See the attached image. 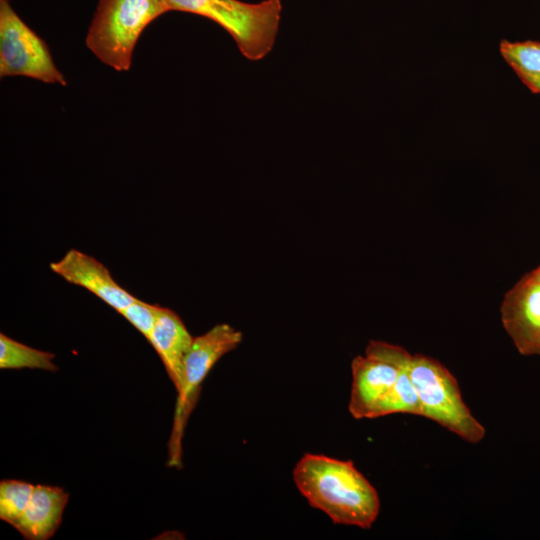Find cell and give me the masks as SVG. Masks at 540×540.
<instances>
[{
    "instance_id": "cell-1",
    "label": "cell",
    "mask_w": 540,
    "mask_h": 540,
    "mask_svg": "<svg viewBox=\"0 0 540 540\" xmlns=\"http://www.w3.org/2000/svg\"><path fill=\"white\" fill-rule=\"evenodd\" d=\"M293 480L308 503L335 524L369 529L378 517L379 495L352 461L307 453L295 465Z\"/></svg>"
},
{
    "instance_id": "cell-2",
    "label": "cell",
    "mask_w": 540,
    "mask_h": 540,
    "mask_svg": "<svg viewBox=\"0 0 540 540\" xmlns=\"http://www.w3.org/2000/svg\"><path fill=\"white\" fill-rule=\"evenodd\" d=\"M168 11L165 0H99L86 46L105 65L127 71L144 29Z\"/></svg>"
},
{
    "instance_id": "cell-3",
    "label": "cell",
    "mask_w": 540,
    "mask_h": 540,
    "mask_svg": "<svg viewBox=\"0 0 540 540\" xmlns=\"http://www.w3.org/2000/svg\"><path fill=\"white\" fill-rule=\"evenodd\" d=\"M170 11L206 17L220 25L248 60L263 59L272 50L279 30L280 0L245 3L239 0H165Z\"/></svg>"
},
{
    "instance_id": "cell-4",
    "label": "cell",
    "mask_w": 540,
    "mask_h": 540,
    "mask_svg": "<svg viewBox=\"0 0 540 540\" xmlns=\"http://www.w3.org/2000/svg\"><path fill=\"white\" fill-rule=\"evenodd\" d=\"M409 375L422 407V417L435 421L469 443H479L486 430L465 404L454 375L439 361L411 354Z\"/></svg>"
},
{
    "instance_id": "cell-5",
    "label": "cell",
    "mask_w": 540,
    "mask_h": 540,
    "mask_svg": "<svg viewBox=\"0 0 540 540\" xmlns=\"http://www.w3.org/2000/svg\"><path fill=\"white\" fill-rule=\"evenodd\" d=\"M243 340L240 330L227 323L213 326L194 337L183 363L182 382L169 441V465H181V441L186 423L197 403L201 384L221 357L239 346Z\"/></svg>"
},
{
    "instance_id": "cell-6",
    "label": "cell",
    "mask_w": 540,
    "mask_h": 540,
    "mask_svg": "<svg viewBox=\"0 0 540 540\" xmlns=\"http://www.w3.org/2000/svg\"><path fill=\"white\" fill-rule=\"evenodd\" d=\"M0 76L67 83L45 41L18 16L10 0H0Z\"/></svg>"
},
{
    "instance_id": "cell-7",
    "label": "cell",
    "mask_w": 540,
    "mask_h": 540,
    "mask_svg": "<svg viewBox=\"0 0 540 540\" xmlns=\"http://www.w3.org/2000/svg\"><path fill=\"white\" fill-rule=\"evenodd\" d=\"M411 354L403 347L370 341L365 355L351 363L352 386L348 410L355 419L373 418L378 404L394 387Z\"/></svg>"
},
{
    "instance_id": "cell-8",
    "label": "cell",
    "mask_w": 540,
    "mask_h": 540,
    "mask_svg": "<svg viewBox=\"0 0 540 540\" xmlns=\"http://www.w3.org/2000/svg\"><path fill=\"white\" fill-rule=\"evenodd\" d=\"M502 324L522 355H540V265L504 296Z\"/></svg>"
},
{
    "instance_id": "cell-9",
    "label": "cell",
    "mask_w": 540,
    "mask_h": 540,
    "mask_svg": "<svg viewBox=\"0 0 540 540\" xmlns=\"http://www.w3.org/2000/svg\"><path fill=\"white\" fill-rule=\"evenodd\" d=\"M50 269L65 281L87 289L118 313L137 299L101 262L80 250L70 249L60 260L51 262Z\"/></svg>"
},
{
    "instance_id": "cell-10",
    "label": "cell",
    "mask_w": 540,
    "mask_h": 540,
    "mask_svg": "<svg viewBox=\"0 0 540 540\" xmlns=\"http://www.w3.org/2000/svg\"><path fill=\"white\" fill-rule=\"evenodd\" d=\"M69 495L63 488L36 485L29 504L14 527L24 539L51 538L61 524Z\"/></svg>"
},
{
    "instance_id": "cell-11",
    "label": "cell",
    "mask_w": 540,
    "mask_h": 540,
    "mask_svg": "<svg viewBox=\"0 0 540 540\" xmlns=\"http://www.w3.org/2000/svg\"><path fill=\"white\" fill-rule=\"evenodd\" d=\"M193 339L180 316L169 308L161 307L150 344L162 360L177 391L182 382L184 359Z\"/></svg>"
},
{
    "instance_id": "cell-12",
    "label": "cell",
    "mask_w": 540,
    "mask_h": 540,
    "mask_svg": "<svg viewBox=\"0 0 540 540\" xmlns=\"http://www.w3.org/2000/svg\"><path fill=\"white\" fill-rule=\"evenodd\" d=\"M54 358L51 352L32 348L0 333L1 369L29 368L54 372L58 370Z\"/></svg>"
},
{
    "instance_id": "cell-13",
    "label": "cell",
    "mask_w": 540,
    "mask_h": 540,
    "mask_svg": "<svg viewBox=\"0 0 540 540\" xmlns=\"http://www.w3.org/2000/svg\"><path fill=\"white\" fill-rule=\"evenodd\" d=\"M408 366L409 363L401 371L392 390L378 404L373 418L395 413L422 416L420 399L411 381Z\"/></svg>"
},
{
    "instance_id": "cell-14",
    "label": "cell",
    "mask_w": 540,
    "mask_h": 540,
    "mask_svg": "<svg viewBox=\"0 0 540 540\" xmlns=\"http://www.w3.org/2000/svg\"><path fill=\"white\" fill-rule=\"evenodd\" d=\"M34 485L19 480L0 482V518L15 527L24 514Z\"/></svg>"
},
{
    "instance_id": "cell-15",
    "label": "cell",
    "mask_w": 540,
    "mask_h": 540,
    "mask_svg": "<svg viewBox=\"0 0 540 540\" xmlns=\"http://www.w3.org/2000/svg\"><path fill=\"white\" fill-rule=\"evenodd\" d=\"M499 50L515 73L540 74V42L502 40Z\"/></svg>"
},
{
    "instance_id": "cell-16",
    "label": "cell",
    "mask_w": 540,
    "mask_h": 540,
    "mask_svg": "<svg viewBox=\"0 0 540 540\" xmlns=\"http://www.w3.org/2000/svg\"><path fill=\"white\" fill-rule=\"evenodd\" d=\"M161 310L158 304H149L136 299L119 313L130 322L150 343L152 332Z\"/></svg>"
},
{
    "instance_id": "cell-17",
    "label": "cell",
    "mask_w": 540,
    "mask_h": 540,
    "mask_svg": "<svg viewBox=\"0 0 540 540\" xmlns=\"http://www.w3.org/2000/svg\"><path fill=\"white\" fill-rule=\"evenodd\" d=\"M523 84L533 93L540 94V74L516 73Z\"/></svg>"
}]
</instances>
